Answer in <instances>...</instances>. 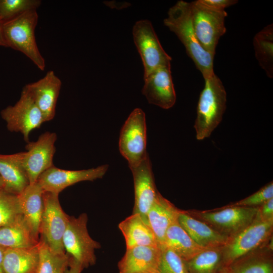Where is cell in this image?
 <instances>
[{
  "label": "cell",
  "mask_w": 273,
  "mask_h": 273,
  "mask_svg": "<svg viewBox=\"0 0 273 273\" xmlns=\"http://www.w3.org/2000/svg\"><path fill=\"white\" fill-rule=\"evenodd\" d=\"M158 273H190L186 262L171 249L161 246Z\"/></svg>",
  "instance_id": "1f68e13d"
},
{
  "label": "cell",
  "mask_w": 273,
  "mask_h": 273,
  "mask_svg": "<svg viewBox=\"0 0 273 273\" xmlns=\"http://www.w3.org/2000/svg\"><path fill=\"white\" fill-rule=\"evenodd\" d=\"M204 80L194 123L198 140L210 136L221 121L226 105V93L220 79L214 73Z\"/></svg>",
  "instance_id": "7a4b0ae2"
},
{
  "label": "cell",
  "mask_w": 273,
  "mask_h": 273,
  "mask_svg": "<svg viewBox=\"0 0 273 273\" xmlns=\"http://www.w3.org/2000/svg\"><path fill=\"white\" fill-rule=\"evenodd\" d=\"M261 247L235 261L227 267L230 273H273L272 247Z\"/></svg>",
  "instance_id": "cb8c5ba5"
},
{
  "label": "cell",
  "mask_w": 273,
  "mask_h": 273,
  "mask_svg": "<svg viewBox=\"0 0 273 273\" xmlns=\"http://www.w3.org/2000/svg\"><path fill=\"white\" fill-rule=\"evenodd\" d=\"M6 248L0 246V273H4L3 269V261L4 252Z\"/></svg>",
  "instance_id": "8d00e7d4"
},
{
  "label": "cell",
  "mask_w": 273,
  "mask_h": 273,
  "mask_svg": "<svg viewBox=\"0 0 273 273\" xmlns=\"http://www.w3.org/2000/svg\"><path fill=\"white\" fill-rule=\"evenodd\" d=\"M5 188V183L2 179V177L0 176V189H4Z\"/></svg>",
  "instance_id": "f35d334b"
},
{
  "label": "cell",
  "mask_w": 273,
  "mask_h": 273,
  "mask_svg": "<svg viewBox=\"0 0 273 273\" xmlns=\"http://www.w3.org/2000/svg\"><path fill=\"white\" fill-rule=\"evenodd\" d=\"M0 46L8 47L4 37L1 22H0Z\"/></svg>",
  "instance_id": "74e56055"
},
{
  "label": "cell",
  "mask_w": 273,
  "mask_h": 273,
  "mask_svg": "<svg viewBox=\"0 0 273 273\" xmlns=\"http://www.w3.org/2000/svg\"><path fill=\"white\" fill-rule=\"evenodd\" d=\"M273 219L263 220L257 215L247 227L229 238L222 247L225 267L254 250L263 246L272 234Z\"/></svg>",
  "instance_id": "8992f818"
},
{
  "label": "cell",
  "mask_w": 273,
  "mask_h": 273,
  "mask_svg": "<svg viewBox=\"0 0 273 273\" xmlns=\"http://www.w3.org/2000/svg\"><path fill=\"white\" fill-rule=\"evenodd\" d=\"M21 215L18 196L0 189V228L11 224Z\"/></svg>",
  "instance_id": "f546056e"
},
{
  "label": "cell",
  "mask_w": 273,
  "mask_h": 273,
  "mask_svg": "<svg viewBox=\"0 0 273 273\" xmlns=\"http://www.w3.org/2000/svg\"><path fill=\"white\" fill-rule=\"evenodd\" d=\"M179 209L159 192L147 214V222L161 246L168 228L177 221Z\"/></svg>",
  "instance_id": "d6986e66"
},
{
  "label": "cell",
  "mask_w": 273,
  "mask_h": 273,
  "mask_svg": "<svg viewBox=\"0 0 273 273\" xmlns=\"http://www.w3.org/2000/svg\"><path fill=\"white\" fill-rule=\"evenodd\" d=\"M193 28L201 46L215 55L220 37L226 31L225 10H218L203 4L201 0L190 3Z\"/></svg>",
  "instance_id": "277c9868"
},
{
  "label": "cell",
  "mask_w": 273,
  "mask_h": 273,
  "mask_svg": "<svg viewBox=\"0 0 273 273\" xmlns=\"http://www.w3.org/2000/svg\"><path fill=\"white\" fill-rule=\"evenodd\" d=\"M255 57L260 67L269 78L273 76V27L265 26L257 33L253 40Z\"/></svg>",
  "instance_id": "83f0119b"
},
{
  "label": "cell",
  "mask_w": 273,
  "mask_h": 273,
  "mask_svg": "<svg viewBox=\"0 0 273 273\" xmlns=\"http://www.w3.org/2000/svg\"><path fill=\"white\" fill-rule=\"evenodd\" d=\"M87 221V215L85 213L77 217L69 216L63 237L66 253L80 263L83 269L96 263L95 250L101 248L100 244L89 235Z\"/></svg>",
  "instance_id": "5b68a950"
},
{
  "label": "cell",
  "mask_w": 273,
  "mask_h": 273,
  "mask_svg": "<svg viewBox=\"0 0 273 273\" xmlns=\"http://www.w3.org/2000/svg\"><path fill=\"white\" fill-rule=\"evenodd\" d=\"M273 198V183L270 182L250 196L233 203L231 206L257 207Z\"/></svg>",
  "instance_id": "d6a6232c"
},
{
  "label": "cell",
  "mask_w": 273,
  "mask_h": 273,
  "mask_svg": "<svg viewBox=\"0 0 273 273\" xmlns=\"http://www.w3.org/2000/svg\"><path fill=\"white\" fill-rule=\"evenodd\" d=\"M165 246L187 261L205 248L197 245L180 226L178 221L168 228L164 241Z\"/></svg>",
  "instance_id": "484cf974"
},
{
  "label": "cell",
  "mask_w": 273,
  "mask_h": 273,
  "mask_svg": "<svg viewBox=\"0 0 273 273\" xmlns=\"http://www.w3.org/2000/svg\"><path fill=\"white\" fill-rule=\"evenodd\" d=\"M38 242L22 215L11 224L0 228V246L5 248L31 247Z\"/></svg>",
  "instance_id": "d4e9b609"
},
{
  "label": "cell",
  "mask_w": 273,
  "mask_h": 273,
  "mask_svg": "<svg viewBox=\"0 0 273 273\" xmlns=\"http://www.w3.org/2000/svg\"><path fill=\"white\" fill-rule=\"evenodd\" d=\"M144 79L142 93L150 104L164 109L173 106L176 101V94L170 65L158 68Z\"/></svg>",
  "instance_id": "5bb4252c"
},
{
  "label": "cell",
  "mask_w": 273,
  "mask_h": 273,
  "mask_svg": "<svg viewBox=\"0 0 273 273\" xmlns=\"http://www.w3.org/2000/svg\"><path fill=\"white\" fill-rule=\"evenodd\" d=\"M8 130L20 132L27 143L30 132L40 127L45 122L43 116L35 102L24 88L19 100L14 106H9L1 112Z\"/></svg>",
  "instance_id": "8fae6325"
},
{
  "label": "cell",
  "mask_w": 273,
  "mask_h": 273,
  "mask_svg": "<svg viewBox=\"0 0 273 273\" xmlns=\"http://www.w3.org/2000/svg\"><path fill=\"white\" fill-rule=\"evenodd\" d=\"M109 165L79 170H65L52 166L43 172L37 182L44 191L59 194L68 187L83 181H93L102 178Z\"/></svg>",
  "instance_id": "4fadbf2b"
},
{
  "label": "cell",
  "mask_w": 273,
  "mask_h": 273,
  "mask_svg": "<svg viewBox=\"0 0 273 273\" xmlns=\"http://www.w3.org/2000/svg\"><path fill=\"white\" fill-rule=\"evenodd\" d=\"M23 152L10 155L0 154V176L5 183L4 190L18 195L29 184L23 167Z\"/></svg>",
  "instance_id": "7402d4cb"
},
{
  "label": "cell",
  "mask_w": 273,
  "mask_h": 273,
  "mask_svg": "<svg viewBox=\"0 0 273 273\" xmlns=\"http://www.w3.org/2000/svg\"><path fill=\"white\" fill-rule=\"evenodd\" d=\"M164 24L184 45L188 55L204 78L213 75L214 55L206 51L197 38L192 24L190 3L177 2L168 10Z\"/></svg>",
  "instance_id": "6da1fadb"
},
{
  "label": "cell",
  "mask_w": 273,
  "mask_h": 273,
  "mask_svg": "<svg viewBox=\"0 0 273 273\" xmlns=\"http://www.w3.org/2000/svg\"><path fill=\"white\" fill-rule=\"evenodd\" d=\"M205 5L210 7L224 10L225 8L235 5L238 3L236 0H201Z\"/></svg>",
  "instance_id": "e575fe53"
},
{
  "label": "cell",
  "mask_w": 273,
  "mask_h": 273,
  "mask_svg": "<svg viewBox=\"0 0 273 273\" xmlns=\"http://www.w3.org/2000/svg\"><path fill=\"white\" fill-rule=\"evenodd\" d=\"M43 192L40 185L36 182L29 184L17 195L21 214L38 240H39V225L43 208Z\"/></svg>",
  "instance_id": "ffe728a7"
},
{
  "label": "cell",
  "mask_w": 273,
  "mask_h": 273,
  "mask_svg": "<svg viewBox=\"0 0 273 273\" xmlns=\"http://www.w3.org/2000/svg\"><path fill=\"white\" fill-rule=\"evenodd\" d=\"M126 249L138 246L161 247L152 230L138 213H132L118 224Z\"/></svg>",
  "instance_id": "44dd1931"
},
{
  "label": "cell",
  "mask_w": 273,
  "mask_h": 273,
  "mask_svg": "<svg viewBox=\"0 0 273 273\" xmlns=\"http://www.w3.org/2000/svg\"><path fill=\"white\" fill-rule=\"evenodd\" d=\"M39 260L38 244L22 248H6L4 254V273H36Z\"/></svg>",
  "instance_id": "603a6c76"
},
{
  "label": "cell",
  "mask_w": 273,
  "mask_h": 273,
  "mask_svg": "<svg viewBox=\"0 0 273 273\" xmlns=\"http://www.w3.org/2000/svg\"><path fill=\"white\" fill-rule=\"evenodd\" d=\"M186 262L190 273H218L225 268L222 247L205 249Z\"/></svg>",
  "instance_id": "4316f807"
},
{
  "label": "cell",
  "mask_w": 273,
  "mask_h": 273,
  "mask_svg": "<svg viewBox=\"0 0 273 273\" xmlns=\"http://www.w3.org/2000/svg\"><path fill=\"white\" fill-rule=\"evenodd\" d=\"M40 0H0V21L11 20L31 10H36Z\"/></svg>",
  "instance_id": "4dcf8cb0"
},
{
  "label": "cell",
  "mask_w": 273,
  "mask_h": 273,
  "mask_svg": "<svg viewBox=\"0 0 273 273\" xmlns=\"http://www.w3.org/2000/svg\"><path fill=\"white\" fill-rule=\"evenodd\" d=\"M55 132L46 131L35 142H29L23 152V167L27 174L29 184L37 182L39 176L46 170L54 166L53 157L56 152Z\"/></svg>",
  "instance_id": "7c38bea8"
},
{
  "label": "cell",
  "mask_w": 273,
  "mask_h": 273,
  "mask_svg": "<svg viewBox=\"0 0 273 273\" xmlns=\"http://www.w3.org/2000/svg\"><path fill=\"white\" fill-rule=\"evenodd\" d=\"M218 273H230V272L228 270L227 268L225 267L223 270H222V271Z\"/></svg>",
  "instance_id": "ab89813d"
},
{
  "label": "cell",
  "mask_w": 273,
  "mask_h": 273,
  "mask_svg": "<svg viewBox=\"0 0 273 273\" xmlns=\"http://www.w3.org/2000/svg\"><path fill=\"white\" fill-rule=\"evenodd\" d=\"M130 170L133 176L134 190L132 213L140 214L147 222V213L159 193L155 184L149 155L140 165Z\"/></svg>",
  "instance_id": "9a60e30c"
},
{
  "label": "cell",
  "mask_w": 273,
  "mask_h": 273,
  "mask_svg": "<svg viewBox=\"0 0 273 273\" xmlns=\"http://www.w3.org/2000/svg\"><path fill=\"white\" fill-rule=\"evenodd\" d=\"M43 208L39 225L40 240L44 242L53 252L65 253L63 237L69 215L62 209L59 194L44 191Z\"/></svg>",
  "instance_id": "52a82bcc"
},
{
  "label": "cell",
  "mask_w": 273,
  "mask_h": 273,
  "mask_svg": "<svg viewBox=\"0 0 273 273\" xmlns=\"http://www.w3.org/2000/svg\"><path fill=\"white\" fill-rule=\"evenodd\" d=\"M1 22V21H0Z\"/></svg>",
  "instance_id": "60d3db41"
},
{
  "label": "cell",
  "mask_w": 273,
  "mask_h": 273,
  "mask_svg": "<svg viewBox=\"0 0 273 273\" xmlns=\"http://www.w3.org/2000/svg\"><path fill=\"white\" fill-rule=\"evenodd\" d=\"M62 85L61 79L53 70L37 81L23 87L30 94L40 110L44 122L52 120Z\"/></svg>",
  "instance_id": "2e32d148"
},
{
  "label": "cell",
  "mask_w": 273,
  "mask_h": 273,
  "mask_svg": "<svg viewBox=\"0 0 273 273\" xmlns=\"http://www.w3.org/2000/svg\"><path fill=\"white\" fill-rule=\"evenodd\" d=\"M257 216L263 220L273 219V198L258 207Z\"/></svg>",
  "instance_id": "836d02e7"
},
{
  "label": "cell",
  "mask_w": 273,
  "mask_h": 273,
  "mask_svg": "<svg viewBox=\"0 0 273 273\" xmlns=\"http://www.w3.org/2000/svg\"><path fill=\"white\" fill-rule=\"evenodd\" d=\"M38 20L36 10H31L2 22V27L8 47L21 52L39 70L43 71L46 62L38 48L35 36Z\"/></svg>",
  "instance_id": "3957f363"
},
{
  "label": "cell",
  "mask_w": 273,
  "mask_h": 273,
  "mask_svg": "<svg viewBox=\"0 0 273 273\" xmlns=\"http://www.w3.org/2000/svg\"><path fill=\"white\" fill-rule=\"evenodd\" d=\"M83 269L81 265L70 257L69 266L66 273H81Z\"/></svg>",
  "instance_id": "d590c367"
},
{
  "label": "cell",
  "mask_w": 273,
  "mask_h": 273,
  "mask_svg": "<svg viewBox=\"0 0 273 273\" xmlns=\"http://www.w3.org/2000/svg\"><path fill=\"white\" fill-rule=\"evenodd\" d=\"M132 35L143 61L144 78L159 67L170 65L171 58L163 49L149 20L136 22L132 28Z\"/></svg>",
  "instance_id": "30bf717a"
},
{
  "label": "cell",
  "mask_w": 273,
  "mask_h": 273,
  "mask_svg": "<svg viewBox=\"0 0 273 273\" xmlns=\"http://www.w3.org/2000/svg\"><path fill=\"white\" fill-rule=\"evenodd\" d=\"M147 128L145 114L135 108L121 128L119 149L130 169L136 167L149 155L146 151Z\"/></svg>",
  "instance_id": "ba28073f"
},
{
  "label": "cell",
  "mask_w": 273,
  "mask_h": 273,
  "mask_svg": "<svg viewBox=\"0 0 273 273\" xmlns=\"http://www.w3.org/2000/svg\"><path fill=\"white\" fill-rule=\"evenodd\" d=\"M39 260L36 273H66L70 256L67 253H56L43 241L39 240Z\"/></svg>",
  "instance_id": "f1b7e54d"
},
{
  "label": "cell",
  "mask_w": 273,
  "mask_h": 273,
  "mask_svg": "<svg viewBox=\"0 0 273 273\" xmlns=\"http://www.w3.org/2000/svg\"><path fill=\"white\" fill-rule=\"evenodd\" d=\"M258 207L229 205L215 211H187L191 215L231 238L249 225L255 219Z\"/></svg>",
  "instance_id": "9c48e42d"
},
{
  "label": "cell",
  "mask_w": 273,
  "mask_h": 273,
  "mask_svg": "<svg viewBox=\"0 0 273 273\" xmlns=\"http://www.w3.org/2000/svg\"><path fill=\"white\" fill-rule=\"evenodd\" d=\"M177 221L192 239L202 248L223 247L229 240V237L194 217L187 211L180 210Z\"/></svg>",
  "instance_id": "ac0fdd59"
},
{
  "label": "cell",
  "mask_w": 273,
  "mask_h": 273,
  "mask_svg": "<svg viewBox=\"0 0 273 273\" xmlns=\"http://www.w3.org/2000/svg\"><path fill=\"white\" fill-rule=\"evenodd\" d=\"M161 247L138 246L126 249L119 261V273H158Z\"/></svg>",
  "instance_id": "e0dca14e"
}]
</instances>
